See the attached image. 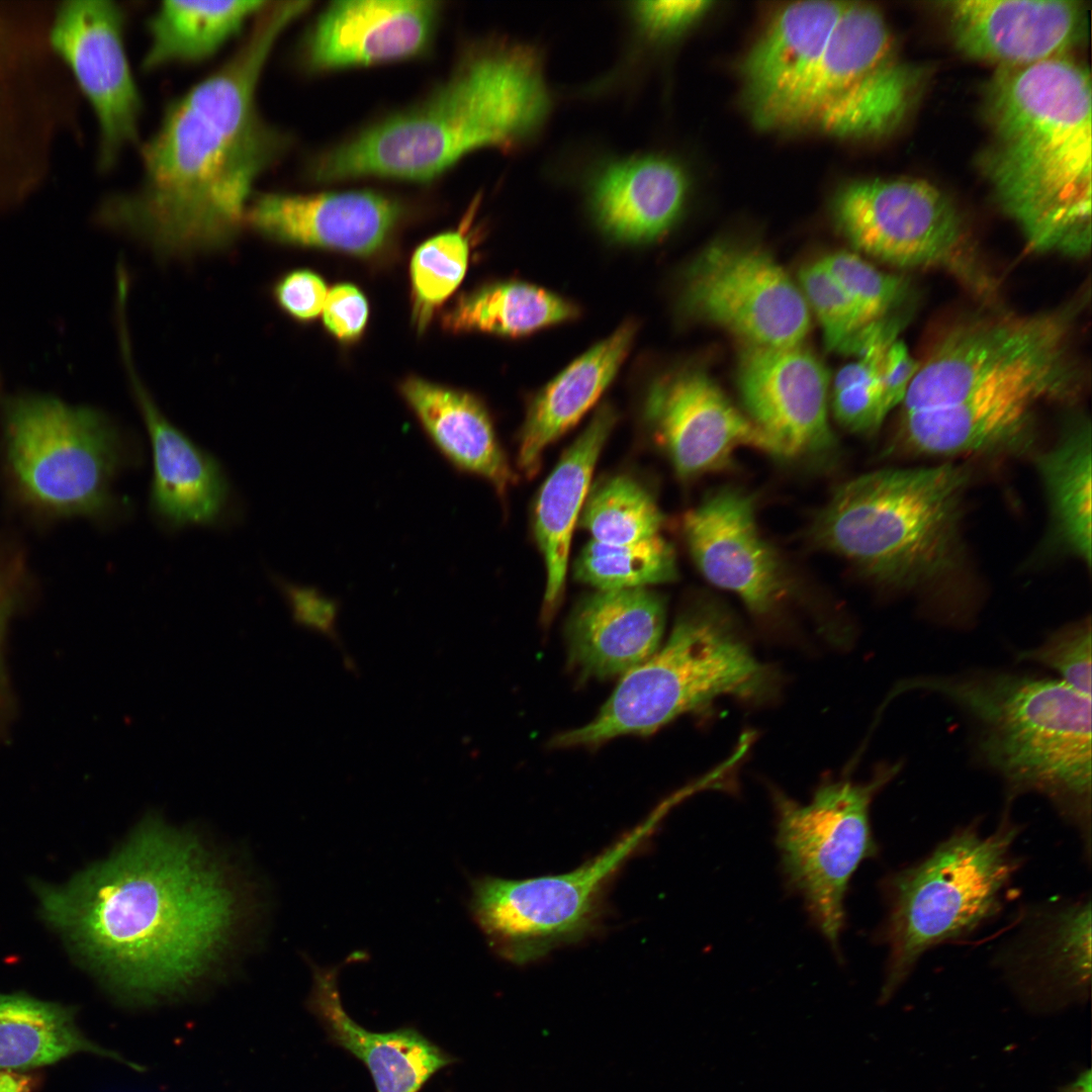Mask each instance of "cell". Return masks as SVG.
<instances>
[{"label":"cell","mask_w":1092,"mask_h":1092,"mask_svg":"<svg viewBox=\"0 0 1092 1092\" xmlns=\"http://www.w3.org/2000/svg\"><path fill=\"white\" fill-rule=\"evenodd\" d=\"M35 891L46 920L132 1007L192 990L232 942L246 904L225 863L154 817L111 857Z\"/></svg>","instance_id":"1"},{"label":"cell","mask_w":1092,"mask_h":1092,"mask_svg":"<svg viewBox=\"0 0 1092 1092\" xmlns=\"http://www.w3.org/2000/svg\"><path fill=\"white\" fill-rule=\"evenodd\" d=\"M307 6L269 2L236 53L169 104L143 147L138 188L109 199L104 219L163 257L234 242L257 181L290 145L261 115L257 89L278 37Z\"/></svg>","instance_id":"2"},{"label":"cell","mask_w":1092,"mask_h":1092,"mask_svg":"<svg viewBox=\"0 0 1092 1092\" xmlns=\"http://www.w3.org/2000/svg\"><path fill=\"white\" fill-rule=\"evenodd\" d=\"M1090 291L1019 314L985 307L943 333L906 391L896 439L907 453L949 456L1024 449L1035 410L1076 401L1086 370L1076 325Z\"/></svg>","instance_id":"3"},{"label":"cell","mask_w":1092,"mask_h":1092,"mask_svg":"<svg viewBox=\"0 0 1092 1092\" xmlns=\"http://www.w3.org/2000/svg\"><path fill=\"white\" fill-rule=\"evenodd\" d=\"M1091 100L1088 70L1067 57L997 69L987 86L983 171L1035 253L1091 252Z\"/></svg>","instance_id":"4"},{"label":"cell","mask_w":1092,"mask_h":1092,"mask_svg":"<svg viewBox=\"0 0 1092 1092\" xmlns=\"http://www.w3.org/2000/svg\"><path fill=\"white\" fill-rule=\"evenodd\" d=\"M551 105L539 50L508 40L489 43L469 52L421 104L320 156L311 177L428 182L475 150L524 146L542 129Z\"/></svg>","instance_id":"5"},{"label":"cell","mask_w":1092,"mask_h":1092,"mask_svg":"<svg viewBox=\"0 0 1092 1092\" xmlns=\"http://www.w3.org/2000/svg\"><path fill=\"white\" fill-rule=\"evenodd\" d=\"M923 691L961 710L974 755L1000 778L1012 801L1034 793L1091 847V696L1060 678L973 670L908 677L892 696Z\"/></svg>","instance_id":"6"},{"label":"cell","mask_w":1092,"mask_h":1092,"mask_svg":"<svg viewBox=\"0 0 1092 1092\" xmlns=\"http://www.w3.org/2000/svg\"><path fill=\"white\" fill-rule=\"evenodd\" d=\"M962 466L879 469L839 486L809 535L868 577L898 588L937 583L962 559Z\"/></svg>","instance_id":"7"},{"label":"cell","mask_w":1092,"mask_h":1092,"mask_svg":"<svg viewBox=\"0 0 1092 1092\" xmlns=\"http://www.w3.org/2000/svg\"><path fill=\"white\" fill-rule=\"evenodd\" d=\"M1007 801L992 833L968 825L884 881L882 939L888 959L881 1002L893 997L927 950L971 934L1002 909L1019 869L1013 853L1019 825L1010 817Z\"/></svg>","instance_id":"8"},{"label":"cell","mask_w":1092,"mask_h":1092,"mask_svg":"<svg viewBox=\"0 0 1092 1092\" xmlns=\"http://www.w3.org/2000/svg\"><path fill=\"white\" fill-rule=\"evenodd\" d=\"M769 681L726 611L702 600L677 617L661 649L624 674L597 717L558 734L551 745L596 746L621 735H648L719 696L761 697Z\"/></svg>","instance_id":"9"},{"label":"cell","mask_w":1092,"mask_h":1092,"mask_svg":"<svg viewBox=\"0 0 1092 1092\" xmlns=\"http://www.w3.org/2000/svg\"><path fill=\"white\" fill-rule=\"evenodd\" d=\"M668 808L664 802L643 823L571 872L524 880L471 878L469 912L488 945L502 959L527 965L589 936L599 928L615 876L651 836Z\"/></svg>","instance_id":"10"},{"label":"cell","mask_w":1092,"mask_h":1092,"mask_svg":"<svg viewBox=\"0 0 1092 1092\" xmlns=\"http://www.w3.org/2000/svg\"><path fill=\"white\" fill-rule=\"evenodd\" d=\"M836 226L851 246L883 263L951 275L986 307L999 305V282L952 201L914 178L853 182L834 197Z\"/></svg>","instance_id":"11"},{"label":"cell","mask_w":1092,"mask_h":1092,"mask_svg":"<svg viewBox=\"0 0 1092 1092\" xmlns=\"http://www.w3.org/2000/svg\"><path fill=\"white\" fill-rule=\"evenodd\" d=\"M923 74L899 54L881 12L845 2L787 128L871 138L897 128L922 89Z\"/></svg>","instance_id":"12"},{"label":"cell","mask_w":1092,"mask_h":1092,"mask_svg":"<svg viewBox=\"0 0 1092 1092\" xmlns=\"http://www.w3.org/2000/svg\"><path fill=\"white\" fill-rule=\"evenodd\" d=\"M900 767V763L883 765L867 783L823 785L806 805L779 790L771 792L785 880L801 896L811 920L834 949L839 947L843 929L849 881L877 851L871 803Z\"/></svg>","instance_id":"13"},{"label":"cell","mask_w":1092,"mask_h":1092,"mask_svg":"<svg viewBox=\"0 0 1092 1092\" xmlns=\"http://www.w3.org/2000/svg\"><path fill=\"white\" fill-rule=\"evenodd\" d=\"M8 429L14 472L34 500L69 513L95 512L107 503L123 453L115 430L98 414L33 398L17 404Z\"/></svg>","instance_id":"14"},{"label":"cell","mask_w":1092,"mask_h":1092,"mask_svg":"<svg viewBox=\"0 0 1092 1092\" xmlns=\"http://www.w3.org/2000/svg\"><path fill=\"white\" fill-rule=\"evenodd\" d=\"M682 306L746 345H800L811 312L798 284L766 251L728 242L706 247L689 266Z\"/></svg>","instance_id":"15"},{"label":"cell","mask_w":1092,"mask_h":1092,"mask_svg":"<svg viewBox=\"0 0 1092 1092\" xmlns=\"http://www.w3.org/2000/svg\"><path fill=\"white\" fill-rule=\"evenodd\" d=\"M124 14L111 0H64L51 14L52 51L71 70L95 113L99 169L135 143L142 101L123 39Z\"/></svg>","instance_id":"16"},{"label":"cell","mask_w":1092,"mask_h":1092,"mask_svg":"<svg viewBox=\"0 0 1092 1092\" xmlns=\"http://www.w3.org/2000/svg\"><path fill=\"white\" fill-rule=\"evenodd\" d=\"M645 416L681 479L727 468L739 448L781 458L774 442L700 370L657 379L648 391Z\"/></svg>","instance_id":"17"},{"label":"cell","mask_w":1092,"mask_h":1092,"mask_svg":"<svg viewBox=\"0 0 1092 1092\" xmlns=\"http://www.w3.org/2000/svg\"><path fill=\"white\" fill-rule=\"evenodd\" d=\"M736 379L748 418L774 442L781 458H819L833 451L829 373L802 344H745Z\"/></svg>","instance_id":"18"},{"label":"cell","mask_w":1092,"mask_h":1092,"mask_svg":"<svg viewBox=\"0 0 1092 1092\" xmlns=\"http://www.w3.org/2000/svg\"><path fill=\"white\" fill-rule=\"evenodd\" d=\"M680 528L703 576L737 595L754 615L772 613L789 594V575L760 533L752 494L735 486L717 488L684 514Z\"/></svg>","instance_id":"19"},{"label":"cell","mask_w":1092,"mask_h":1092,"mask_svg":"<svg viewBox=\"0 0 1092 1092\" xmlns=\"http://www.w3.org/2000/svg\"><path fill=\"white\" fill-rule=\"evenodd\" d=\"M998 965L1029 1010L1051 1013L1083 1003L1091 985L1090 898L1028 913Z\"/></svg>","instance_id":"20"},{"label":"cell","mask_w":1092,"mask_h":1092,"mask_svg":"<svg viewBox=\"0 0 1092 1092\" xmlns=\"http://www.w3.org/2000/svg\"><path fill=\"white\" fill-rule=\"evenodd\" d=\"M403 215L394 198L373 190L255 194L245 226L283 245L369 257L390 242Z\"/></svg>","instance_id":"21"},{"label":"cell","mask_w":1092,"mask_h":1092,"mask_svg":"<svg viewBox=\"0 0 1092 1092\" xmlns=\"http://www.w3.org/2000/svg\"><path fill=\"white\" fill-rule=\"evenodd\" d=\"M957 48L1000 68L1067 57L1087 33L1084 4L1071 0L943 2Z\"/></svg>","instance_id":"22"},{"label":"cell","mask_w":1092,"mask_h":1092,"mask_svg":"<svg viewBox=\"0 0 1092 1092\" xmlns=\"http://www.w3.org/2000/svg\"><path fill=\"white\" fill-rule=\"evenodd\" d=\"M440 12V3L428 0L333 2L303 39L304 65L324 72L419 56L433 39Z\"/></svg>","instance_id":"23"},{"label":"cell","mask_w":1092,"mask_h":1092,"mask_svg":"<svg viewBox=\"0 0 1092 1092\" xmlns=\"http://www.w3.org/2000/svg\"><path fill=\"white\" fill-rule=\"evenodd\" d=\"M845 2L801 1L781 9L742 65L744 100L763 128H787Z\"/></svg>","instance_id":"24"},{"label":"cell","mask_w":1092,"mask_h":1092,"mask_svg":"<svg viewBox=\"0 0 1092 1092\" xmlns=\"http://www.w3.org/2000/svg\"><path fill=\"white\" fill-rule=\"evenodd\" d=\"M665 618V600L647 587L588 595L567 621L569 662L584 677L626 674L658 650Z\"/></svg>","instance_id":"25"},{"label":"cell","mask_w":1092,"mask_h":1092,"mask_svg":"<svg viewBox=\"0 0 1092 1092\" xmlns=\"http://www.w3.org/2000/svg\"><path fill=\"white\" fill-rule=\"evenodd\" d=\"M367 959L366 952L356 950L341 964L323 968L306 958L312 974L308 1008L336 1043L362 1061L376 1092H419L453 1060L415 1029L374 1032L349 1016L341 1001L338 976L344 966Z\"/></svg>","instance_id":"26"},{"label":"cell","mask_w":1092,"mask_h":1092,"mask_svg":"<svg viewBox=\"0 0 1092 1092\" xmlns=\"http://www.w3.org/2000/svg\"><path fill=\"white\" fill-rule=\"evenodd\" d=\"M121 340L133 395L152 447V509L172 526L212 523L226 502L223 472L210 454L161 413L134 372L126 337Z\"/></svg>","instance_id":"27"},{"label":"cell","mask_w":1092,"mask_h":1092,"mask_svg":"<svg viewBox=\"0 0 1092 1092\" xmlns=\"http://www.w3.org/2000/svg\"><path fill=\"white\" fill-rule=\"evenodd\" d=\"M682 168L658 154L604 163L587 183L589 208L600 228L621 242L644 243L665 234L688 194Z\"/></svg>","instance_id":"28"},{"label":"cell","mask_w":1092,"mask_h":1092,"mask_svg":"<svg viewBox=\"0 0 1092 1092\" xmlns=\"http://www.w3.org/2000/svg\"><path fill=\"white\" fill-rule=\"evenodd\" d=\"M617 415L603 404L544 480L533 509V532L546 569L542 615L550 620L564 590L571 538L592 477Z\"/></svg>","instance_id":"29"},{"label":"cell","mask_w":1092,"mask_h":1092,"mask_svg":"<svg viewBox=\"0 0 1092 1092\" xmlns=\"http://www.w3.org/2000/svg\"><path fill=\"white\" fill-rule=\"evenodd\" d=\"M401 395L430 442L457 471L486 480L500 498L516 481L492 419L475 395L411 376Z\"/></svg>","instance_id":"30"},{"label":"cell","mask_w":1092,"mask_h":1092,"mask_svg":"<svg viewBox=\"0 0 1092 1092\" xmlns=\"http://www.w3.org/2000/svg\"><path fill=\"white\" fill-rule=\"evenodd\" d=\"M636 332L622 325L550 381L530 403L519 434L517 466L535 476L545 449L569 431L597 402L626 358Z\"/></svg>","instance_id":"31"},{"label":"cell","mask_w":1092,"mask_h":1092,"mask_svg":"<svg viewBox=\"0 0 1092 1092\" xmlns=\"http://www.w3.org/2000/svg\"><path fill=\"white\" fill-rule=\"evenodd\" d=\"M1053 529L1073 555L1091 564V423L1066 420L1057 443L1036 458Z\"/></svg>","instance_id":"32"},{"label":"cell","mask_w":1092,"mask_h":1092,"mask_svg":"<svg viewBox=\"0 0 1092 1092\" xmlns=\"http://www.w3.org/2000/svg\"><path fill=\"white\" fill-rule=\"evenodd\" d=\"M80 1053L132 1066L89 1039L72 1008L24 994L0 993V1070L25 1071Z\"/></svg>","instance_id":"33"},{"label":"cell","mask_w":1092,"mask_h":1092,"mask_svg":"<svg viewBox=\"0 0 1092 1092\" xmlns=\"http://www.w3.org/2000/svg\"><path fill=\"white\" fill-rule=\"evenodd\" d=\"M267 1H163L151 17L143 68L204 60L239 34Z\"/></svg>","instance_id":"34"},{"label":"cell","mask_w":1092,"mask_h":1092,"mask_svg":"<svg viewBox=\"0 0 1092 1092\" xmlns=\"http://www.w3.org/2000/svg\"><path fill=\"white\" fill-rule=\"evenodd\" d=\"M577 307L541 287L508 281L483 286L460 296L443 316L453 333L483 332L523 336L573 320Z\"/></svg>","instance_id":"35"},{"label":"cell","mask_w":1092,"mask_h":1092,"mask_svg":"<svg viewBox=\"0 0 1092 1092\" xmlns=\"http://www.w3.org/2000/svg\"><path fill=\"white\" fill-rule=\"evenodd\" d=\"M578 524L592 540L621 545L661 535L665 518L642 483L630 475L616 474L590 485Z\"/></svg>","instance_id":"36"},{"label":"cell","mask_w":1092,"mask_h":1092,"mask_svg":"<svg viewBox=\"0 0 1092 1092\" xmlns=\"http://www.w3.org/2000/svg\"><path fill=\"white\" fill-rule=\"evenodd\" d=\"M575 580L598 590L647 587L677 578L672 544L662 535L632 544L588 541L576 556Z\"/></svg>","instance_id":"37"},{"label":"cell","mask_w":1092,"mask_h":1092,"mask_svg":"<svg viewBox=\"0 0 1092 1092\" xmlns=\"http://www.w3.org/2000/svg\"><path fill=\"white\" fill-rule=\"evenodd\" d=\"M820 260L852 300L868 327H906L916 300L908 279L882 271L847 251L833 252Z\"/></svg>","instance_id":"38"},{"label":"cell","mask_w":1092,"mask_h":1092,"mask_svg":"<svg viewBox=\"0 0 1092 1092\" xmlns=\"http://www.w3.org/2000/svg\"><path fill=\"white\" fill-rule=\"evenodd\" d=\"M469 260V242L461 231L446 232L423 243L411 261L414 320L426 328L435 310L458 287Z\"/></svg>","instance_id":"39"},{"label":"cell","mask_w":1092,"mask_h":1092,"mask_svg":"<svg viewBox=\"0 0 1092 1092\" xmlns=\"http://www.w3.org/2000/svg\"><path fill=\"white\" fill-rule=\"evenodd\" d=\"M799 287L823 331L829 351L852 356L858 346L878 331L903 329L893 326L868 327L856 306L822 264L821 260L802 266Z\"/></svg>","instance_id":"40"},{"label":"cell","mask_w":1092,"mask_h":1092,"mask_svg":"<svg viewBox=\"0 0 1092 1092\" xmlns=\"http://www.w3.org/2000/svg\"><path fill=\"white\" fill-rule=\"evenodd\" d=\"M890 343L870 349L855 361L842 366L834 377L833 415L850 432L872 434L879 430L888 415L882 398L880 366Z\"/></svg>","instance_id":"41"},{"label":"cell","mask_w":1092,"mask_h":1092,"mask_svg":"<svg viewBox=\"0 0 1092 1092\" xmlns=\"http://www.w3.org/2000/svg\"><path fill=\"white\" fill-rule=\"evenodd\" d=\"M1018 661L1033 662L1060 674L1076 691L1091 696V619L1082 618L1051 632L1036 647L1021 650Z\"/></svg>","instance_id":"42"},{"label":"cell","mask_w":1092,"mask_h":1092,"mask_svg":"<svg viewBox=\"0 0 1092 1092\" xmlns=\"http://www.w3.org/2000/svg\"><path fill=\"white\" fill-rule=\"evenodd\" d=\"M9 10L0 8V162H13L15 145V121H18V112L14 111L16 102L15 94L20 92L18 77L21 69L27 68V46L21 48L26 40H19L16 25L12 23ZM19 107V105H16ZM17 130V129H16Z\"/></svg>","instance_id":"43"},{"label":"cell","mask_w":1092,"mask_h":1092,"mask_svg":"<svg viewBox=\"0 0 1092 1092\" xmlns=\"http://www.w3.org/2000/svg\"><path fill=\"white\" fill-rule=\"evenodd\" d=\"M278 585L290 609L293 622L329 640L341 652L348 670L354 672L355 663L347 653L338 629L339 601L327 597L315 587L284 580L278 581Z\"/></svg>","instance_id":"44"},{"label":"cell","mask_w":1092,"mask_h":1092,"mask_svg":"<svg viewBox=\"0 0 1092 1092\" xmlns=\"http://www.w3.org/2000/svg\"><path fill=\"white\" fill-rule=\"evenodd\" d=\"M713 5L710 1H636L629 13L637 32L650 41L678 35Z\"/></svg>","instance_id":"45"},{"label":"cell","mask_w":1092,"mask_h":1092,"mask_svg":"<svg viewBox=\"0 0 1092 1092\" xmlns=\"http://www.w3.org/2000/svg\"><path fill=\"white\" fill-rule=\"evenodd\" d=\"M276 304L292 318L306 323L323 310L328 295L325 281L308 269H296L280 277L272 288Z\"/></svg>","instance_id":"46"},{"label":"cell","mask_w":1092,"mask_h":1092,"mask_svg":"<svg viewBox=\"0 0 1092 1092\" xmlns=\"http://www.w3.org/2000/svg\"><path fill=\"white\" fill-rule=\"evenodd\" d=\"M323 320L327 330L338 340L355 341L365 329L368 302L355 285L338 284L327 295Z\"/></svg>","instance_id":"47"},{"label":"cell","mask_w":1092,"mask_h":1092,"mask_svg":"<svg viewBox=\"0 0 1092 1092\" xmlns=\"http://www.w3.org/2000/svg\"><path fill=\"white\" fill-rule=\"evenodd\" d=\"M916 360L901 339H896L886 348L880 366L882 398L889 414L902 403L906 391L918 369Z\"/></svg>","instance_id":"48"},{"label":"cell","mask_w":1092,"mask_h":1092,"mask_svg":"<svg viewBox=\"0 0 1092 1092\" xmlns=\"http://www.w3.org/2000/svg\"><path fill=\"white\" fill-rule=\"evenodd\" d=\"M41 1084L39 1074L0 1070V1092H35Z\"/></svg>","instance_id":"49"},{"label":"cell","mask_w":1092,"mask_h":1092,"mask_svg":"<svg viewBox=\"0 0 1092 1092\" xmlns=\"http://www.w3.org/2000/svg\"><path fill=\"white\" fill-rule=\"evenodd\" d=\"M1060 1092H1092L1091 1070H1083L1073 1081L1063 1086Z\"/></svg>","instance_id":"50"}]
</instances>
